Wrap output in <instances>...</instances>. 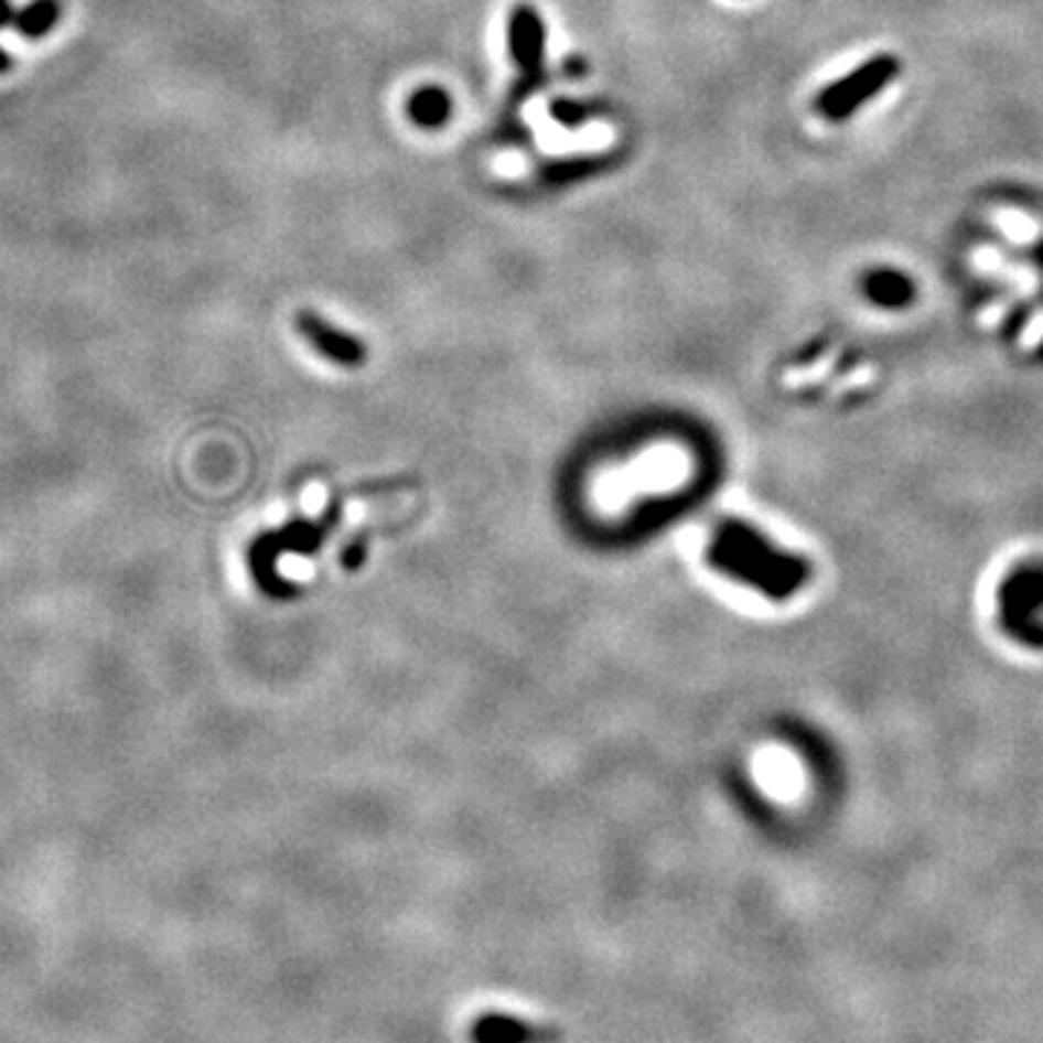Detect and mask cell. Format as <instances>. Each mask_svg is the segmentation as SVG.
Masks as SVG:
<instances>
[{"mask_svg": "<svg viewBox=\"0 0 1043 1043\" xmlns=\"http://www.w3.org/2000/svg\"><path fill=\"white\" fill-rule=\"evenodd\" d=\"M507 35H510V53H514V62L519 64V71L534 76L542 67V47H546V26H542V18H539L537 9L519 3L510 12Z\"/></svg>", "mask_w": 1043, "mask_h": 1043, "instance_id": "2", "label": "cell"}, {"mask_svg": "<svg viewBox=\"0 0 1043 1043\" xmlns=\"http://www.w3.org/2000/svg\"><path fill=\"white\" fill-rule=\"evenodd\" d=\"M297 327L299 334L308 336V343L320 351L322 357L334 359L340 366H357V363L366 359V348H363L357 336L336 331L331 322L320 320L316 313H299Z\"/></svg>", "mask_w": 1043, "mask_h": 1043, "instance_id": "1", "label": "cell"}, {"mask_svg": "<svg viewBox=\"0 0 1043 1043\" xmlns=\"http://www.w3.org/2000/svg\"><path fill=\"white\" fill-rule=\"evenodd\" d=\"M58 3L55 0H35L24 12H18L15 15V30L26 39H41V35H47L50 30L58 21Z\"/></svg>", "mask_w": 1043, "mask_h": 1043, "instance_id": "5", "label": "cell"}, {"mask_svg": "<svg viewBox=\"0 0 1043 1043\" xmlns=\"http://www.w3.org/2000/svg\"><path fill=\"white\" fill-rule=\"evenodd\" d=\"M9 21H15V15H12V9H9L7 0H0V26L9 24ZM7 71H9V55L0 50V73H7Z\"/></svg>", "mask_w": 1043, "mask_h": 1043, "instance_id": "7", "label": "cell"}, {"mask_svg": "<svg viewBox=\"0 0 1043 1043\" xmlns=\"http://www.w3.org/2000/svg\"><path fill=\"white\" fill-rule=\"evenodd\" d=\"M991 221L1003 226V233L1009 235L1012 241H1020V244L1037 241V238H1041V233H1043L1041 224H1037L1032 215H1026V212H1018V209L991 212Z\"/></svg>", "mask_w": 1043, "mask_h": 1043, "instance_id": "6", "label": "cell"}, {"mask_svg": "<svg viewBox=\"0 0 1043 1043\" xmlns=\"http://www.w3.org/2000/svg\"><path fill=\"white\" fill-rule=\"evenodd\" d=\"M539 1037H548V1035L534 1026H525V1023H519V1020L498 1018V1014L482 1018L473 1026L475 1043H537Z\"/></svg>", "mask_w": 1043, "mask_h": 1043, "instance_id": "3", "label": "cell"}, {"mask_svg": "<svg viewBox=\"0 0 1043 1043\" xmlns=\"http://www.w3.org/2000/svg\"><path fill=\"white\" fill-rule=\"evenodd\" d=\"M452 101L447 96V90L441 87H423L418 94H412L409 99V117H412L415 125H421V128H438V125H444L450 119Z\"/></svg>", "mask_w": 1043, "mask_h": 1043, "instance_id": "4", "label": "cell"}]
</instances>
